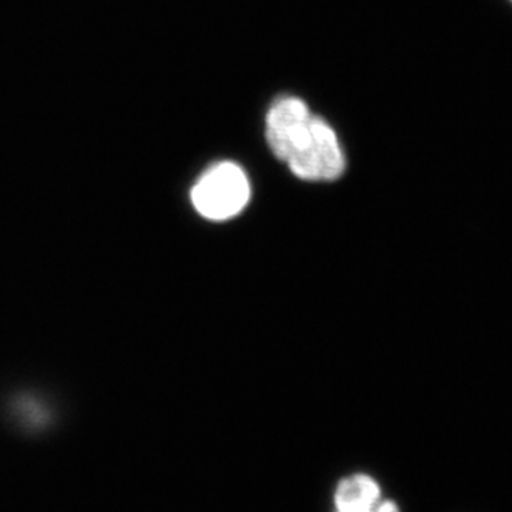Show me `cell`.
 Instances as JSON below:
<instances>
[{
  "instance_id": "cell-5",
  "label": "cell",
  "mask_w": 512,
  "mask_h": 512,
  "mask_svg": "<svg viewBox=\"0 0 512 512\" xmlns=\"http://www.w3.org/2000/svg\"><path fill=\"white\" fill-rule=\"evenodd\" d=\"M338 512H371V509H358V511H338Z\"/></svg>"
},
{
  "instance_id": "cell-4",
  "label": "cell",
  "mask_w": 512,
  "mask_h": 512,
  "mask_svg": "<svg viewBox=\"0 0 512 512\" xmlns=\"http://www.w3.org/2000/svg\"><path fill=\"white\" fill-rule=\"evenodd\" d=\"M371 512H399L398 506L391 503V501H378V503L371 508Z\"/></svg>"
},
{
  "instance_id": "cell-3",
  "label": "cell",
  "mask_w": 512,
  "mask_h": 512,
  "mask_svg": "<svg viewBox=\"0 0 512 512\" xmlns=\"http://www.w3.org/2000/svg\"><path fill=\"white\" fill-rule=\"evenodd\" d=\"M335 499L338 511L371 509L381 499L380 486L370 476L355 474L338 486Z\"/></svg>"
},
{
  "instance_id": "cell-2",
  "label": "cell",
  "mask_w": 512,
  "mask_h": 512,
  "mask_svg": "<svg viewBox=\"0 0 512 512\" xmlns=\"http://www.w3.org/2000/svg\"><path fill=\"white\" fill-rule=\"evenodd\" d=\"M250 200V183L237 163L222 162L203 173L192 190V202L202 217L223 222L242 212Z\"/></svg>"
},
{
  "instance_id": "cell-1",
  "label": "cell",
  "mask_w": 512,
  "mask_h": 512,
  "mask_svg": "<svg viewBox=\"0 0 512 512\" xmlns=\"http://www.w3.org/2000/svg\"><path fill=\"white\" fill-rule=\"evenodd\" d=\"M266 140L275 157L298 178L333 182L345 172V153L335 130L296 97H283L271 105Z\"/></svg>"
}]
</instances>
